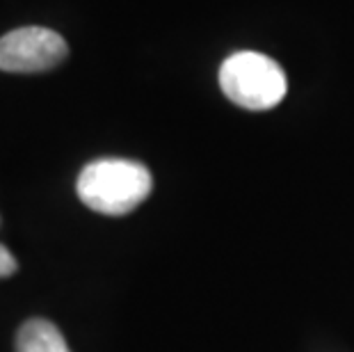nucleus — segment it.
Returning <instances> with one entry per match:
<instances>
[{
	"label": "nucleus",
	"mask_w": 354,
	"mask_h": 352,
	"mask_svg": "<svg viewBox=\"0 0 354 352\" xmlns=\"http://www.w3.org/2000/svg\"><path fill=\"white\" fill-rule=\"evenodd\" d=\"M153 190V176L145 165L126 158H99L85 165L76 181L80 201L101 215L135 211Z\"/></svg>",
	"instance_id": "1"
},
{
	"label": "nucleus",
	"mask_w": 354,
	"mask_h": 352,
	"mask_svg": "<svg viewBox=\"0 0 354 352\" xmlns=\"http://www.w3.org/2000/svg\"><path fill=\"white\" fill-rule=\"evenodd\" d=\"M220 87L236 106L261 112L283 101L288 82L283 69L272 57L254 50H240L222 62Z\"/></svg>",
	"instance_id": "2"
},
{
	"label": "nucleus",
	"mask_w": 354,
	"mask_h": 352,
	"mask_svg": "<svg viewBox=\"0 0 354 352\" xmlns=\"http://www.w3.org/2000/svg\"><path fill=\"white\" fill-rule=\"evenodd\" d=\"M69 55L64 37L55 30L28 26L0 37V71L41 73L55 69Z\"/></svg>",
	"instance_id": "3"
},
{
	"label": "nucleus",
	"mask_w": 354,
	"mask_h": 352,
	"mask_svg": "<svg viewBox=\"0 0 354 352\" xmlns=\"http://www.w3.org/2000/svg\"><path fill=\"white\" fill-rule=\"evenodd\" d=\"M17 352H71L62 332L44 318H32L21 325L17 334Z\"/></svg>",
	"instance_id": "4"
},
{
	"label": "nucleus",
	"mask_w": 354,
	"mask_h": 352,
	"mask_svg": "<svg viewBox=\"0 0 354 352\" xmlns=\"http://www.w3.org/2000/svg\"><path fill=\"white\" fill-rule=\"evenodd\" d=\"M17 270H19V263H17V259H14V254L7 250L5 245H0V279L14 275Z\"/></svg>",
	"instance_id": "5"
}]
</instances>
